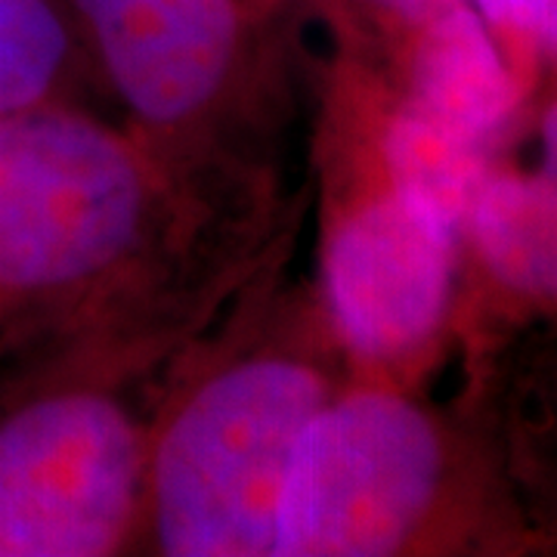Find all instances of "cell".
Returning <instances> with one entry per match:
<instances>
[{"label": "cell", "mask_w": 557, "mask_h": 557, "mask_svg": "<svg viewBox=\"0 0 557 557\" xmlns=\"http://www.w3.org/2000/svg\"><path fill=\"white\" fill-rule=\"evenodd\" d=\"M468 218L480 255L502 282L536 295L555 288V177L483 180Z\"/></svg>", "instance_id": "8"}, {"label": "cell", "mask_w": 557, "mask_h": 557, "mask_svg": "<svg viewBox=\"0 0 557 557\" xmlns=\"http://www.w3.org/2000/svg\"><path fill=\"white\" fill-rule=\"evenodd\" d=\"M394 193L456 230L483 183V143L409 102L387 134Z\"/></svg>", "instance_id": "9"}, {"label": "cell", "mask_w": 557, "mask_h": 557, "mask_svg": "<svg viewBox=\"0 0 557 557\" xmlns=\"http://www.w3.org/2000/svg\"><path fill=\"white\" fill-rule=\"evenodd\" d=\"M440 440L416 406L357 394L322 406L300 434L273 523L276 557L397 552L431 508Z\"/></svg>", "instance_id": "3"}, {"label": "cell", "mask_w": 557, "mask_h": 557, "mask_svg": "<svg viewBox=\"0 0 557 557\" xmlns=\"http://www.w3.org/2000/svg\"><path fill=\"white\" fill-rule=\"evenodd\" d=\"M474 10L490 28L527 35L555 50L557 0H474Z\"/></svg>", "instance_id": "11"}, {"label": "cell", "mask_w": 557, "mask_h": 557, "mask_svg": "<svg viewBox=\"0 0 557 557\" xmlns=\"http://www.w3.org/2000/svg\"><path fill=\"white\" fill-rule=\"evenodd\" d=\"M121 97L174 124L211 100L236 50L233 0H75Z\"/></svg>", "instance_id": "6"}, {"label": "cell", "mask_w": 557, "mask_h": 557, "mask_svg": "<svg viewBox=\"0 0 557 557\" xmlns=\"http://www.w3.org/2000/svg\"><path fill=\"white\" fill-rule=\"evenodd\" d=\"M65 47V25L50 0H0V115L38 106Z\"/></svg>", "instance_id": "10"}, {"label": "cell", "mask_w": 557, "mask_h": 557, "mask_svg": "<svg viewBox=\"0 0 557 557\" xmlns=\"http://www.w3.org/2000/svg\"><path fill=\"white\" fill-rule=\"evenodd\" d=\"M369 3L379 7L381 13L394 16L397 22L421 28L424 22H431L440 13H446L449 7H456L461 0H369Z\"/></svg>", "instance_id": "12"}, {"label": "cell", "mask_w": 557, "mask_h": 557, "mask_svg": "<svg viewBox=\"0 0 557 557\" xmlns=\"http://www.w3.org/2000/svg\"><path fill=\"white\" fill-rule=\"evenodd\" d=\"M325 384L304 366H239L183 406L156 456V515L168 555H273L282 483Z\"/></svg>", "instance_id": "1"}, {"label": "cell", "mask_w": 557, "mask_h": 557, "mask_svg": "<svg viewBox=\"0 0 557 557\" xmlns=\"http://www.w3.org/2000/svg\"><path fill=\"white\" fill-rule=\"evenodd\" d=\"M137 437L100 397L40 399L0 424V557H94L124 533Z\"/></svg>", "instance_id": "4"}, {"label": "cell", "mask_w": 557, "mask_h": 557, "mask_svg": "<svg viewBox=\"0 0 557 557\" xmlns=\"http://www.w3.org/2000/svg\"><path fill=\"white\" fill-rule=\"evenodd\" d=\"M518 100L493 28L471 3H456L421 25L416 53V102L428 115L468 137L496 134Z\"/></svg>", "instance_id": "7"}, {"label": "cell", "mask_w": 557, "mask_h": 557, "mask_svg": "<svg viewBox=\"0 0 557 557\" xmlns=\"http://www.w3.org/2000/svg\"><path fill=\"white\" fill-rule=\"evenodd\" d=\"M143 201L109 131L38 106L0 115V295L100 273L137 239Z\"/></svg>", "instance_id": "2"}, {"label": "cell", "mask_w": 557, "mask_h": 557, "mask_svg": "<svg viewBox=\"0 0 557 557\" xmlns=\"http://www.w3.org/2000/svg\"><path fill=\"white\" fill-rule=\"evenodd\" d=\"M453 233L397 193L341 226L325 285L341 332L359 354L397 357L437 329L449 295Z\"/></svg>", "instance_id": "5"}]
</instances>
